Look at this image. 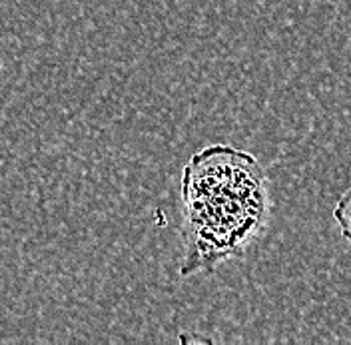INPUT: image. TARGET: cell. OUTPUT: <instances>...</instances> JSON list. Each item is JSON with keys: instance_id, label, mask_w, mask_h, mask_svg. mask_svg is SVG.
I'll use <instances>...</instances> for the list:
<instances>
[{"instance_id": "6da1fadb", "label": "cell", "mask_w": 351, "mask_h": 345, "mask_svg": "<svg viewBox=\"0 0 351 345\" xmlns=\"http://www.w3.org/2000/svg\"><path fill=\"white\" fill-rule=\"evenodd\" d=\"M184 241L182 276L210 272L241 256L269 216L267 180L260 162L232 146L197 152L182 174Z\"/></svg>"}, {"instance_id": "7a4b0ae2", "label": "cell", "mask_w": 351, "mask_h": 345, "mask_svg": "<svg viewBox=\"0 0 351 345\" xmlns=\"http://www.w3.org/2000/svg\"><path fill=\"white\" fill-rule=\"evenodd\" d=\"M335 222L341 230V234L351 241V190L343 195L335 208Z\"/></svg>"}]
</instances>
